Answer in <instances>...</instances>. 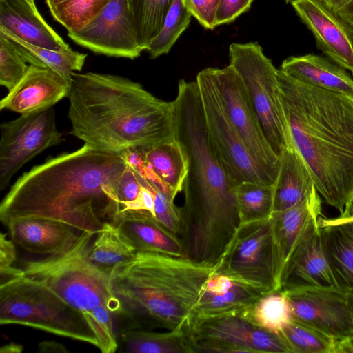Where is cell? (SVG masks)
<instances>
[{
  "mask_svg": "<svg viewBox=\"0 0 353 353\" xmlns=\"http://www.w3.org/2000/svg\"><path fill=\"white\" fill-rule=\"evenodd\" d=\"M0 33L20 46L28 63L48 68L70 85L72 74L81 71L85 63L87 54L74 51L69 46L59 51L52 50L33 46L13 36L1 32Z\"/></svg>",
  "mask_w": 353,
  "mask_h": 353,
  "instance_id": "cell-30",
  "label": "cell"
},
{
  "mask_svg": "<svg viewBox=\"0 0 353 353\" xmlns=\"http://www.w3.org/2000/svg\"><path fill=\"white\" fill-rule=\"evenodd\" d=\"M338 14L353 28V0L340 9Z\"/></svg>",
  "mask_w": 353,
  "mask_h": 353,
  "instance_id": "cell-43",
  "label": "cell"
},
{
  "mask_svg": "<svg viewBox=\"0 0 353 353\" xmlns=\"http://www.w3.org/2000/svg\"><path fill=\"white\" fill-rule=\"evenodd\" d=\"M70 84L53 70L29 65L22 79L0 101V110L21 114L41 111L68 97Z\"/></svg>",
  "mask_w": 353,
  "mask_h": 353,
  "instance_id": "cell-18",
  "label": "cell"
},
{
  "mask_svg": "<svg viewBox=\"0 0 353 353\" xmlns=\"http://www.w3.org/2000/svg\"><path fill=\"white\" fill-rule=\"evenodd\" d=\"M192 17L191 13L184 6L183 0H174L167 13L161 30L146 50L150 58L155 59L168 54L189 26Z\"/></svg>",
  "mask_w": 353,
  "mask_h": 353,
  "instance_id": "cell-36",
  "label": "cell"
},
{
  "mask_svg": "<svg viewBox=\"0 0 353 353\" xmlns=\"http://www.w3.org/2000/svg\"><path fill=\"white\" fill-rule=\"evenodd\" d=\"M127 163L117 153L88 144L59 154L24 172L0 204L6 226L19 218L58 221L97 234L119 212L118 190Z\"/></svg>",
  "mask_w": 353,
  "mask_h": 353,
  "instance_id": "cell-1",
  "label": "cell"
},
{
  "mask_svg": "<svg viewBox=\"0 0 353 353\" xmlns=\"http://www.w3.org/2000/svg\"><path fill=\"white\" fill-rule=\"evenodd\" d=\"M229 57L266 139L279 157L283 148L293 145L279 98V70L257 42L232 43Z\"/></svg>",
  "mask_w": 353,
  "mask_h": 353,
  "instance_id": "cell-8",
  "label": "cell"
},
{
  "mask_svg": "<svg viewBox=\"0 0 353 353\" xmlns=\"http://www.w3.org/2000/svg\"><path fill=\"white\" fill-rule=\"evenodd\" d=\"M28 1H30L32 3L34 4V0H28Z\"/></svg>",
  "mask_w": 353,
  "mask_h": 353,
  "instance_id": "cell-48",
  "label": "cell"
},
{
  "mask_svg": "<svg viewBox=\"0 0 353 353\" xmlns=\"http://www.w3.org/2000/svg\"><path fill=\"white\" fill-rule=\"evenodd\" d=\"M320 233L336 286L353 294V236L340 225L320 227Z\"/></svg>",
  "mask_w": 353,
  "mask_h": 353,
  "instance_id": "cell-26",
  "label": "cell"
},
{
  "mask_svg": "<svg viewBox=\"0 0 353 353\" xmlns=\"http://www.w3.org/2000/svg\"><path fill=\"white\" fill-rule=\"evenodd\" d=\"M264 294L216 272L205 283L192 316H209L239 312Z\"/></svg>",
  "mask_w": 353,
  "mask_h": 353,
  "instance_id": "cell-21",
  "label": "cell"
},
{
  "mask_svg": "<svg viewBox=\"0 0 353 353\" xmlns=\"http://www.w3.org/2000/svg\"><path fill=\"white\" fill-rule=\"evenodd\" d=\"M253 0H219L216 10V26L229 23L246 12Z\"/></svg>",
  "mask_w": 353,
  "mask_h": 353,
  "instance_id": "cell-40",
  "label": "cell"
},
{
  "mask_svg": "<svg viewBox=\"0 0 353 353\" xmlns=\"http://www.w3.org/2000/svg\"><path fill=\"white\" fill-rule=\"evenodd\" d=\"M0 323L30 327L97 347L94 333L79 312L24 274L0 285Z\"/></svg>",
  "mask_w": 353,
  "mask_h": 353,
  "instance_id": "cell-7",
  "label": "cell"
},
{
  "mask_svg": "<svg viewBox=\"0 0 353 353\" xmlns=\"http://www.w3.org/2000/svg\"><path fill=\"white\" fill-rule=\"evenodd\" d=\"M204 111L208 132L234 181L274 185L276 178L253 158L230 122L219 98L208 68L196 79Z\"/></svg>",
  "mask_w": 353,
  "mask_h": 353,
  "instance_id": "cell-11",
  "label": "cell"
},
{
  "mask_svg": "<svg viewBox=\"0 0 353 353\" xmlns=\"http://www.w3.org/2000/svg\"><path fill=\"white\" fill-rule=\"evenodd\" d=\"M279 98L292 145L319 195L341 213L353 195V98L279 70Z\"/></svg>",
  "mask_w": 353,
  "mask_h": 353,
  "instance_id": "cell-4",
  "label": "cell"
},
{
  "mask_svg": "<svg viewBox=\"0 0 353 353\" xmlns=\"http://www.w3.org/2000/svg\"><path fill=\"white\" fill-rule=\"evenodd\" d=\"M279 334L290 353H340L339 341L293 319Z\"/></svg>",
  "mask_w": 353,
  "mask_h": 353,
  "instance_id": "cell-33",
  "label": "cell"
},
{
  "mask_svg": "<svg viewBox=\"0 0 353 353\" xmlns=\"http://www.w3.org/2000/svg\"><path fill=\"white\" fill-rule=\"evenodd\" d=\"M6 227L17 245L28 252L45 256L63 250L82 232L58 221L34 217L16 219Z\"/></svg>",
  "mask_w": 353,
  "mask_h": 353,
  "instance_id": "cell-20",
  "label": "cell"
},
{
  "mask_svg": "<svg viewBox=\"0 0 353 353\" xmlns=\"http://www.w3.org/2000/svg\"><path fill=\"white\" fill-rule=\"evenodd\" d=\"M143 179L154 194L155 219L169 231L179 236L182 230V214L181 209L174 203L176 195L157 178Z\"/></svg>",
  "mask_w": 353,
  "mask_h": 353,
  "instance_id": "cell-37",
  "label": "cell"
},
{
  "mask_svg": "<svg viewBox=\"0 0 353 353\" xmlns=\"http://www.w3.org/2000/svg\"><path fill=\"white\" fill-rule=\"evenodd\" d=\"M292 7L311 30L317 46L335 63L353 73V28L323 0H294Z\"/></svg>",
  "mask_w": 353,
  "mask_h": 353,
  "instance_id": "cell-17",
  "label": "cell"
},
{
  "mask_svg": "<svg viewBox=\"0 0 353 353\" xmlns=\"http://www.w3.org/2000/svg\"><path fill=\"white\" fill-rule=\"evenodd\" d=\"M184 6L206 29L216 27L215 19L219 0H183Z\"/></svg>",
  "mask_w": 353,
  "mask_h": 353,
  "instance_id": "cell-39",
  "label": "cell"
},
{
  "mask_svg": "<svg viewBox=\"0 0 353 353\" xmlns=\"http://www.w3.org/2000/svg\"><path fill=\"white\" fill-rule=\"evenodd\" d=\"M68 36L76 43L108 57L134 59L142 49L138 44L128 0H110L83 28Z\"/></svg>",
  "mask_w": 353,
  "mask_h": 353,
  "instance_id": "cell-14",
  "label": "cell"
},
{
  "mask_svg": "<svg viewBox=\"0 0 353 353\" xmlns=\"http://www.w3.org/2000/svg\"><path fill=\"white\" fill-rule=\"evenodd\" d=\"M174 0H128L139 46L146 50L162 29Z\"/></svg>",
  "mask_w": 353,
  "mask_h": 353,
  "instance_id": "cell-32",
  "label": "cell"
},
{
  "mask_svg": "<svg viewBox=\"0 0 353 353\" xmlns=\"http://www.w3.org/2000/svg\"><path fill=\"white\" fill-rule=\"evenodd\" d=\"M27 63L20 46L0 33V85L12 89L26 73Z\"/></svg>",
  "mask_w": 353,
  "mask_h": 353,
  "instance_id": "cell-38",
  "label": "cell"
},
{
  "mask_svg": "<svg viewBox=\"0 0 353 353\" xmlns=\"http://www.w3.org/2000/svg\"><path fill=\"white\" fill-rule=\"evenodd\" d=\"M0 32L52 50L69 46L28 0H0Z\"/></svg>",
  "mask_w": 353,
  "mask_h": 353,
  "instance_id": "cell-19",
  "label": "cell"
},
{
  "mask_svg": "<svg viewBox=\"0 0 353 353\" xmlns=\"http://www.w3.org/2000/svg\"><path fill=\"white\" fill-rule=\"evenodd\" d=\"M0 190L27 162L63 140L52 108L1 123L0 126Z\"/></svg>",
  "mask_w": 353,
  "mask_h": 353,
  "instance_id": "cell-12",
  "label": "cell"
},
{
  "mask_svg": "<svg viewBox=\"0 0 353 353\" xmlns=\"http://www.w3.org/2000/svg\"><path fill=\"white\" fill-rule=\"evenodd\" d=\"M235 193L241 224L270 218L273 213L274 185L243 182Z\"/></svg>",
  "mask_w": 353,
  "mask_h": 353,
  "instance_id": "cell-34",
  "label": "cell"
},
{
  "mask_svg": "<svg viewBox=\"0 0 353 353\" xmlns=\"http://www.w3.org/2000/svg\"><path fill=\"white\" fill-rule=\"evenodd\" d=\"M318 219L307 223L294 245L281 273L280 291L338 289L324 253Z\"/></svg>",
  "mask_w": 353,
  "mask_h": 353,
  "instance_id": "cell-16",
  "label": "cell"
},
{
  "mask_svg": "<svg viewBox=\"0 0 353 353\" xmlns=\"http://www.w3.org/2000/svg\"><path fill=\"white\" fill-rule=\"evenodd\" d=\"M40 352H65L67 349L62 344L54 341H43L39 345Z\"/></svg>",
  "mask_w": 353,
  "mask_h": 353,
  "instance_id": "cell-42",
  "label": "cell"
},
{
  "mask_svg": "<svg viewBox=\"0 0 353 353\" xmlns=\"http://www.w3.org/2000/svg\"><path fill=\"white\" fill-rule=\"evenodd\" d=\"M95 235L89 257L97 268L108 274L115 268L132 259L137 252L130 240L114 223H105Z\"/></svg>",
  "mask_w": 353,
  "mask_h": 353,
  "instance_id": "cell-29",
  "label": "cell"
},
{
  "mask_svg": "<svg viewBox=\"0 0 353 353\" xmlns=\"http://www.w3.org/2000/svg\"><path fill=\"white\" fill-rule=\"evenodd\" d=\"M114 223L138 251L186 257L179 236L163 226L148 212H128L118 216Z\"/></svg>",
  "mask_w": 353,
  "mask_h": 353,
  "instance_id": "cell-22",
  "label": "cell"
},
{
  "mask_svg": "<svg viewBox=\"0 0 353 353\" xmlns=\"http://www.w3.org/2000/svg\"><path fill=\"white\" fill-rule=\"evenodd\" d=\"M172 102L174 139L188 164L179 238L186 257L216 265L241 225L238 185L210 139L196 81L180 80Z\"/></svg>",
  "mask_w": 353,
  "mask_h": 353,
  "instance_id": "cell-2",
  "label": "cell"
},
{
  "mask_svg": "<svg viewBox=\"0 0 353 353\" xmlns=\"http://www.w3.org/2000/svg\"><path fill=\"white\" fill-rule=\"evenodd\" d=\"M216 265L138 251L132 259L110 274L120 316L167 330L184 327Z\"/></svg>",
  "mask_w": 353,
  "mask_h": 353,
  "instance_id": "cell-5",
  "label": "cell"
},
{
  "mask_svg": "<svg viewBox=\"0 0 353 353\" xmlns=\"http://www.w3.org/2000/svg\"><path fill=\"white\" fill-rule=\"evenodd\" d=\"M239 312L259 327L275 334H279L292 319L289 301L280 290L263 294Z\"/></svg>",
  "mask_w": 353,
  "mask_h": 353,
  "instance_id": "cell-31",
  "label": "cell"
},
{
  "mask_svg": "<svg viewBox=\"0 0 353 353\" xmlns=\"http://www.w3.org/2000/svg\"><path fill=\"white\" fill-rule=\"evenodd\" d=\"M216 272L264 294L280 290V268L271 219L239 225Z\"/></svg>",
  "mask_w": 353,
  "mask_h": 353,
  "instance_id": "cell-9",
  "label": "cell"
},
{
  "mask_svg": "<svg viewBox=\"0 0 353 353\" xmlns=\"http://www.w3.org/2000/svg\"><path fill=\"white\" fill-rule=\"evenodd\" d=\"M279 158V169L274 184L273 212L294 207L315 188L306 164L294 146L283 148Z\"/></svg>",
  "mask_w": 353,
  "mask_h": 353,
  "instance_id": "cell-24",
  "label": "cell"
},
{
  "mask_svg": "<svg viewBox=\"0 0 353 353\" xmlns=\"http://www.w3.org/2000/svg\"><path fill=\"white\" fill-rule=\"evenodd\" d=\"M22 349L23 347L21 345L14 343H10L2 347L1 350H4V351H2L1 352H21Z\"/></svg>",
  "mask_w": 353,
  "mask_h": 353,
  "instance_id": "cell-45",
  "label": "cell"
},
{
  "mask_svg": "<svg viewBox=\"0 0 353 353\" xmlns=\"http://www.w3.org/2000/svg\"><path fill=\"white\" fill-rule=\"evenodd\" d=\"M185 327L194 353H290L279 334L259 327L239 312L192 316Z\"/></svg>",
  "mask_w": 353,
  "mask_h": 353,
  "instance_id": "cell-10",
  "label": "cell"
},
{
  "mask_svg": "<svg viewBox=\"0 0 353 353\" xmlns=\"http://www.w3.org/2000/svg\"><path fill=\"white\" fill-rule=\"evenodd\" d=\"M280 70L301 82L353 98V79L345 69L323 57H290L283 61Z\"/></svg>",
  "mask_w": 353,
  "mask_h": 353,
  "instance_id": "cell-23",
  "label": "cell"
},
{
  "mask_svg": "<svg viewBox=\"0 0 353 353\" xmlns=\"http://www.w3.org/2000/svg\"><path fill=\"white\" fill-rule=\"evenodd\" d=\"M110 0H46L52 17L68 32L77 31L94 19Z\"/></svg>",
  "mask_w": 353,
  "mask_h": 353,
  "instance_id": "cell-35",
  "label": "cell"
},
{
  "mask_svg": "<svg viewBox=\"0 0 353 353\" xmlns=\"http://www.w3.org/2000/svg\"><path fill=\"white\" fill-rule=\"evenodd\" d=\"M95 234L82 232L63 250L21 263L24 275L53 291L85 318L103 353L118 347L114 320L121 315L110 274L97 268L89 253Z\"/></svg>",
  "mask_w": 353,
  "mask_h": 353,
  "instance_id": "cell-6",
  "label": "cell"
},
{
  "mask_svg": "<svg viewBox=\"0 0 353 353\" xmlns=\"http://www.w3.org/2000/svg\"><path fill=\"white\" fill-rule=\"evenodd\" d=\"M286 3L292 2L294 0H285Z\"/></svg>",
  "mask_w": 353,
  "mask_h": 353,
  "instance_id": "cell-47",
  "label": "cell"
},
{
  "mask_svg": "<svg viewBox=\"0 0 353 353\" xmlns=\"http://www.w3.org/2000/svg\"><path fill=\"white\" fill-rule=\"evenodd\" d=\"M125 352L132 353H194L186 327L164 332L131 327L121 334Z\"/></svg>",
  "mask_w": 353,
  "mask_h": 353,
  "instance_id": "cell-28",
  "label": "cell"
},
{
  "mask_svg": "<svg viewBox=\"0 0 353 353\" xmlns=\"http://www.w3.org/2000/svg\"><path fill=\"white\" fill-rule=\"evenodd\" d=\"M139 149L147 165L166 188L176 196L183 190L188 164L182 147L175 139Z\"/></svg>",
  "mask_w": 353,
  "mask_h": 353,
  "instance_id": "cell-27",
  "label": "cell"
},
{
  "mask_svg": "<svg viewBox=\"0 0 353 353\" xmlns=\"http://www.w3.org/2000/svg\"><path fill=\"white\" fill-rule=\"evenodd\" d=\"M283 292L290 304L293 319L340 343L353 336V318L345 293L338 289L324 288Z\"/></svg>",
  "mask_w": 353,
  "mask_h": 353,
  "instance_id": "cell-15",
  "label": "cell"
},
{
  "mask_svg": "<svg viewBox=\"0 0 353 353\" xmlns=\"http://www.w3.org/2000/svg\"><path fill=\"white\" fill-rule=\"evenodd\" d=\"M321 214V199L315 188L306 199L297 205L272 214L270 219L277 250L280 276L302 232L312 219L319 218Z\"/></svg>",
  "mask_w": 353,
  "mask_h": 353,
  "instance_id": "cell-25",
  "label": "cell"
},
{
  "mask_svg": "<svg viewBox=\"0 0 353 353\" xmlns=\"http://www.w3.org/2000/svg\"><path fill=\"white\" fill-rule=\"evenodd\" d=\"M349 307L353 318V294H347Z\"/></svg>",
  "mask_w": 353,
  "mask_h": 353,
  "instance_id": "cell-46",
  "label": "cell"
},
{
  "mask_svg": "<svg viewBox=\"0 0 353 353\" xmlns=\"http://www.w3.org/2000/svg\"><path fill=\"white\" fill-rule=\"evenodd\" d=\"M208 68L232 125L253 158L276 179L280 158L264 134L240 77L230 65L223 68Z\"/></svg>",
  "mask_w": 353,
  "mask_h": 353,
  "instance_id": "cell-13",
  "label": "cell"
},
{
  "mask_svg": "<svg viewBox=\"0 0 353 353\" xmlns=\"http://www.w3.org/2000/svg\"><path fill=\"white\" fill-rule=\"evenodd\" d=\"M68 98L70 134L97 150L120 154L174 139L173 102L129 79L74 72Z\"/></svg>",
  "mask_w": 353,
  "mask_h": 353,
  "instance_id": "cell-3",
  "label": "cell"
},
{
  "mask_svg": "<svg viewBox=\"0 0 353 353\" xmlns=\"http://www.w3.org/2000/svg\"><path fill=\"white\" fill-rule=\"evenodd\" d=\"M16 244L6 237V234L0 235V270L14 266L17 261Z\"/></svg>",
  "mask_w": 353,
  "mask_h": 353,
  "instance_id": "cell-41",
  "label": "cell"
},
{
  "mask_svg": "<svg viewBox=\"0 0 353 353\" xmlns=\"http://www.w3.org/2000/svg\"><path fill=\"white\" fill-rule=\"evenodd\" d=\"M324 2L334 11L338 12L345 5L352 0H323Z\"/></svg>",
  "mask_w": 353,
  "mask_h": 353,
  "instance_id": "cell-44",
  "label": "cell"
},
{
  "mask_svg": "<svg viewBox=\"0 0 353 353\" xmlns=\"http://www.w3.org/2000/svg\"><path fill=\"white\" fill-rule=\"evenodd\" d=\"M319 1H322V0H319Z\"/></svg>",
  "mask_w": 353,
  "mask_h": 353,
  "instance_id": "cell-49",
  "label": "cell"
}]
</instances>
